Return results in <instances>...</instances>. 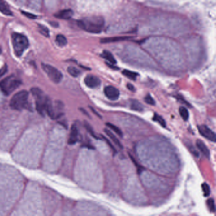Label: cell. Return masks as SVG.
Instances as JSON below:
<instances>
[{
  "mask_svg": "<svg viewBox=\"0 0 216 216\" xmlns=\"http://www.w3.org/2000/svg\"><path fill=\"white\" fill-rule=\"evenodd\" d=\"M77 24L80 28L86 32L93 34H98L103 29L105 20L102 17L93 16L79 20Z\"/></svg>",
  "mask_w": 216,
  "mask_h": 216,
  "instance_id": "1",
  "label": "cell"
},
{
  "mask_svg": "<svg viewBox=\"0 0 216 216\" xmlns=\"http://www.w3.org/2000/svg\"><path fill=\"white\" fill-rule=\"evenodd\" d=\"M28 100L29 93L25 90H22L13 96L9 105L13 110L21 111L29 106Z\"/></svg>",
  "mask_w": 216,
  "mask_h": 216,
  "instance_id": "2",
  "label": "cell"
},
{
  "mask_svg": "<svg viewBox=\"0 0 216 216\" xmlns=\"http://www.w3.org/2000/svg\"><path fill=\"white\" fill-rule=\"evenodd\" d=\"M21 80L14 75L8 76L0 82V90L6 96H9L21 85Z\"/></svg>",
  "mask_w": 216,
  "mask_h": 216,
  "instance_id": "3",
  "label": "cell"
},
{
  "mask_svg": "<svg viewBox=\"0 0 216 216\" xmlns=\"http://www.w3.org/2000/svg\"><path fill=\"white\" fill-rule=\"evenodd\" d=\"M11 39L13 50H14L15 55L17 57H20L24 51L26 49H28L29 46L28 38L21 34L13 33Z\"/></svg>",
  "mask_w": 216,
  "mask_h": 216,
  "instance_id": "4",
  "label": "cell"
},
{
  "mask_svg": "<svg viewBox=\"0 0 216 216\" xmlns=\"http://www.w3.org/2000/svg\"><path fill=\"white\" fill-rule=\"evenodd\" d=\"M31 92L35 99L36 108L37 112L42 116L46 114L45 106L47 96L44 92L38 88H32L31 89Z\"/></svg>",
  "mask_w": 216,
  "mask_h": 216,
  "instance_id": "5",
  "label": "cell"
},
{
  "mask_svg": "<svg viewBox=\"0 0 216 216\" xmlns=\"http://www.w3.org/2000/svg\"><path fill=\"white\" fill-rule=\"evenodd\" d=\"M63 108V104L60 101H56L53 103L51 100L48 97L46 102L45 112L46 114L52 119H57L62 115L60 112Z\"/></svg>",
  "mask_w": 216,
  "mask_h": 216,
  "instance_id": "6",
  "label": "cell"
},
{
  "mask_svg": "<svg viewBox=\"0 0 216 216\" xmlns=\"http://www.w3.org/2000/svg\"><path fill=\"white\" fill-rule=\"evenodd\" d=\"M41 66L43 69L51 80L57 84L60 83L63 77V75L57 69L50 65L45 63H42Z\"/></svg>",
  "mask_w": 216,
  "mask_h": 216,
  "instance_id": "7",
  "label": "cell"
},
{
  "mask_svg": "<svg viewBox=\"0 0 216 216\" xmlns=\"http://www.w3.org/2000/svg\"><path fill=\"white\" fill-rule=\"evenodd\" d=\"M198 131L202 136L212 142H215V133L205 125H200L198 127Z\"/></svg>",
  "mask_w": 216,
  "mask_h": 216,
  "instance_id": "8",
  "label": "cell"
},
{
  "mask_svg": "<svg viewBox=\"0 0 216 216\" xmlns=\"http://www.w3.org/2000/svg\"><path fill=\"white\" fill-rule=\"evenodd\" d=\"M104 93L106 98L112 101L117 100L120 96L119 89L112 86H106L104 88Z\"/></svg>",
  "mask_w": 216,
  "mask_h": 216,
  "instance_id": "9",
  "label": "cell"
},
{
  "mask_svg": "<svg viewBox=\"0 0 216 216\" xmlns=\"http://www.w3.org/2000/svg\"><path fill=\"white\" fill-rule=\"evenodd\" d=\"M84 83L86 86L89 88L94 89L98 88L100 84V79L94 75H88L84 79Z\"/></svg>",
  "mask_w": 216,
  "mask_h": 216,
  "instance_id": "10",
  "label": "cell"
},
{
  "mask_svg": "<svg viewBox=\"0 0 216 216\" xmlns=\"http://www.w3.org/2000/svg\"><path fill=\"white\" fill-rule=\"evenodd\" d=\"M78 136H79V131L77 126L74 124L71 127L69 138L68 140V143L70 145H75L78 141Z\"/></svg>",
  "mask_w": 216,
  "mask_h": 216,
  "instance_id": "11",
  "label": "cell"
},
{
  "mask_svg": "<svg viewBox=\"0 0 216 216\" xmlns=\"http://www.w3.org/2000/svg\"><path fill=\"white\" fill-rule=\"evenodd\" d=\"M74 15V12L71 9H65L62 10L58 11V13H55V17L60 19H63V20H68L72 17Z\"/></svg>",
  "mask_w": 216,
  "mask_h": 216,
  "instance_id": "12",
  "label": "cell"
},
{
  "mask_svg": "<svg viewBox=\"0 0 216 216\" xmlns=\"http://www.w3.org/2000/svg\"><path fill=\"white\" fill-rule=\"evenodd\" d=\"M196 145L198 149L205 157L209 158L210 156V151L209 150V148H207V146L205 145V144L200 140H198L196 142Z\"/></svg>",
  "mask_w": 216,
  "mask_h": 216,
  "instance_id": "13",
  "label": "cell"
},
{
  "mask_svg": "<svg viewBox=\"0 0 216 216\" xmlns=\"http://www.w3.org/2000/svg\"><path fill=\"white\" fill-rule=\"evenodd\" d=\"M0 12L8 16H12L13 13L9 8L8 5L5 0H0Z\"/></svg>",
  "mask_w": 216,
  "mask_h": 216,
  "instance_id": "14",
  "label": "cell"
},
{
  "mask_svg": "<svg viewBox=\"0 0 216 216\" xmlns=\"http://www.w3.org/2000/svg\"><path fill=\"white\" fill-rule=\"evenodd\" d=\"M130 107L132 110H135L137 112H142L144 109L143 105L136 100H131Z\"/></svg>",
  "mask_w": 216,
  "mask_h": 216,
  "instance_id": "15",
  "label": "cell"
},
{
  "mask_svg": "<svg viewBox=\"0 0 216 216\" xmlns=\"http://www.w3.org/2000/svg\"><path fill=\"white\" fill-rule=\"evenodd\" d=\"M102 57L105 58L106 60H107L109 63L115 65L117 63V61L115 60V58H114V57L113 56L112 54L106 50H104L102 54Z\"/></svg>",
  "mask_w": 216,
  "mask_h": 216,
  "instance_id": "16",
  "label": "cell"
},
{
  "mask_svg": "<svg viewBox=\"0 0 216 216\" xmlns=\"http://www.w3.org/2000/svg\"><path fill=\"white\" fill-rule=\"evenodd\" d=\"M104 132L106 134V135L108 136H109L112 141L119 148H123V146L122 145V144H121V143L120 142V141L118 140V138L115 136V135L112 133V132L109 130V129H104Z\"/></svg>",
  "mask_w": 216,
  "mask_h": 216,
  "instance_id": "17",
  "label": "cell"
},
{
  "mask_svg": "<svg viewBox=\"0 0 216 216\" xmlns=\"http://www.w3.org/2000/svg\"><path fill=\"white\" fill-rule=\"evenodd\" d=\"M56 43L59 46L63 47L67 44V40L63 35L58 34L56 37Z\"/></svg>",
  "mask_w": 216,
  "mask_h": 216,
  "instance_id": "18",
  "label": "cell"
},
{
  "mask_svg": "<svg viewBox=\"0 0 216 216\" xmlns=\"http://www.w3.org/2000/svg\"><path fill=\"white\" fill-rule=\"evenodd\" d=\"M123 75L126 76L127 78L131 79V80H136L137 77L138 76V73L129 71V70H124L123 71Z\"/></svg>",
  "mask_w": 216,
  "mask_h": 216,
  "instance_id": "19",
  "label": "cell"
},
{
  "mask_svg": "<svg viewBox=\"0 0 216 216\" xmlns=\"http://www.w3.org/2000/svg\"><path fill=\"white\" fill-rule=\"evenodd\" d=\"M153 120L158 123L161 126H162L163 127H166V123L165 120L161 116L158 115L157 114H154V115L153 117Z\"/></svg>",
  "mask_w": 216,
  "mask_h": 216,
  "instance_id": "20",
  "label": "cell"
},
{
  "mask_svg": "<svg viewBox=\"0 0 216 216\" xmlns=\"http://www.w3.org/2000/svg\"><path fill=\"white\" fill-rule=\"evenodd\" d=\"M179 114L184 121L188 120L189 119V116H190L188 109L184 106H181L179 108Z\"/></svg>",
  "mask_w": 216,
  "mask_h": 216,
  "instance_id": "21",
  "label": "cell"
},
{
  "mask_svg": "<svg viewBox=\"0 0 216 216\" xmlns=\"http://www.w3.org/2000/svg\"><path fill=\"white\" fill-rule=\"evenodd\" d=\"M106 125L108 127H109L111 130H112L114 132H115L118 135V136H119L120 137H123V132L117 126H116L111 123H106Z\"/></svg>",
  "mask_w": 216,
  "mask_h": 216,
  "instance_id": "22",
  "label": "cell"
},
{
  "mask_svg": "<svg viewBox=\"0 0 216 216\" xmlns=\"http://www.w3.org/2000/svg\"><path fill=\"white\" fill-rule=\"evenodd\" d=\"M67 71H68L69 74L72 76L74 77H77L79 76V74H80V72L79 69H77V68L74 67H68V69H67Z\"/></svg>",
  "mask_w": 216,
  "mask_h": 216,
  "instance_id": "23",
  "label": "cell"
},
{
  "mask_svg": "<svg viewBox=\"0 0 216 216\" xmlns=\"http://www.w3.org/2000/svg\"><path fill=\"white\" fill-rule=\"evenodd\" d=\"M126 37H111V38H105V39H103L101 40V42L103 43H112V42H117L119 41H121V40H124L126 39Z\"/></svg>",
  "mask_w": 216,
  "mask_h": 216,
  "instance_id": "24",
  "label": "cell"
},
{
  "mask_svg": "<svg viewBox=\"0 0 216 216\" xmlns=\"http://www.w3.org/2000/svg\"><path fill=\"white\" fill-rule=\"evenodd\" d=\"M201 188H202V190H203L204 197H208V196L210 195V189L209 185L207 183H204L203 184H201Z\"/></svg>",
  "mask_w": 216,
  "mask_h": 216,
  "instance_id": "25",
  "label": "cell"
},
{
  "mask_svg": "<svg viewBox=\"0 0 216 216\" xmlns=\"http://www.w3.org/2000/svg\"><path fill=\"white\" fill-rule=\"evenodd\" d=\"M38 28H39V31L40 33L43 34V36H45V37H49V35H50L49 34V30L47 28H46L45 26L39 24Z\"/></svg>",
  "mask_w": 216,
  "mask_h": 216,
  "instance_id": "26",
  "label": "cell"
},
{
  "mask_svg": "<svg viewBox=\"0 0 216 216\" xmlns=\"http://www.w3.org/2000/svg\"><path fill=\"white\" fill-rule=\"evenodd\" d=\"M84 126H85L86 129H87V131H88V132L91 135V136H92L93 138H94L95 139H97V140L100 139V138L97 136V134H95V132H94L93 128L91 127V126H90L88 123H86V122L84 123Z\"/></svg>",
  "mask_w": 216,
  "mask_h": 216,
  "instance_id": "27",
  "label": "cell"
},
{
  "mask_svg": "<svg viewBox=\"0 0 216 216\" xmlns=\"http://www.w3.org/2000/svg\"><path fill=\"white\" fill-rule=\"evenodd\" d=\"M207 205L208 206V208L211 212H214L215 210V201L213 198H209L207 201Z\"/></svg>",
  "mask_w": 216,
  "mask_h": 216,
  "instance_id": "28",
  "label": "cell"
},
{
  "mask_svg": "<svg viewBox=\"0 0 216 216\" xmlns=\"http://www.w3.org/2000/svg\"><path fill=\"white\" fill-rule=\"evenodd\" d=\"M145 102L148 105H155V102L154 99L152 98V97L150 95V94H148L145 97Z\"/></svg>",
  "mask_w": 216,
  "mask_h": 216,
  "instance_id": "29",
  "label": "cell"
},
{
  "mask_svg": "<svg viewBox=\"0 0 216 216\" xmlns=\"http://www.w3.org/2000/svg\"><path fill=\"white\" fill-rule=\"evenodd\" d=\"M22 13H23V14H24V15L25 17H28V18H29V19H34L37 18V16H36V15H34V14H32V13H31L25 12V11H22Z\"/></svg>",
  "mask_w": 216,
  "mask_h": 216,
  "instance_id": "30",
  "label": "cell"
},
{
  "mask_svg": "<svg viewBox=\"0 0 216 216\" xmlns=\"http://www.w3.org/2000/svg\"><path fill=\"white\" fill-rule=\"evenodd\" d=\"M102 138L104 140H105V141L106 142V143L108 144V145H109V146L112 148V150H113V152H115V153H116L117 152V151H116V150H115V147L112 145V144L110 142V141L109 140H107L105 137H103V136H102Z\"/></svg>",
  "mask_w": 216,
  "mask_h": 216,
  "instance_id": "31",
  "label": "cell"
},
{
  "mask_svg": "<svg viewBox=\"0 0 216 216\" xmlns=\"http://www.w3.org/2000/svg\"><path fill=\"white\" fill-rule=\"evenodd\" d=\"M7 71H8V67L6 65L4 66L2 69H0V77L4 76L6 73Z\"/></svg>",
  "mask_w": 216,
  "mask_h": 216,
  "instance_id": "32",
  "label": "cell"
},
{
  "mask_svg": "<svg viewBox=\"0 0 216 216\" xmlns=\"http://www.w3.org/2000/svg\"><path fill=\"white\" fill-rule=\"evenodd\" d=\"M127 89H128L129 90H130V91H133V92L135 91V88H134V86L132 84H129V83L127 84Z\"/></svg>",
  "mask_w": 216,
  "mask_h": 216,
  "instance_id": "33",
  "label": "cell"
},
{
  "mask_svg": "<svg viewBox=\"0 0 216 216\" xmlns=\"http://www.w3.org/2000/svg\"><path fill=\"white\" fill-rule=\"evenodd\" d=\"M89 107L90 109H91V111H92V112H93L94 114H96V115H97L98 117H100V118H101L100 115V114H98V112H97L95 110H94V109H93V108H92L91 106H89Z\"/></svg>",
  "mask_w": 216,
  "mask_h": 216,
  "instance_id": "34",
  "label": "cell"
},
{
  "mask_svg": "<svg viewBox=\"0 0 216 216\" xmlns=\"http://www.w3.org/2000/svg\"><path fill=\"white\" fill-rule=\"evenodd\" d=\"M1 53H2V49H1V48H0V54Z\"/></svg>",
  "mask_w": 216,
  "mask_h": 216,
  "instance_id": "35",
  "label": "cell"
}]
</instances>
